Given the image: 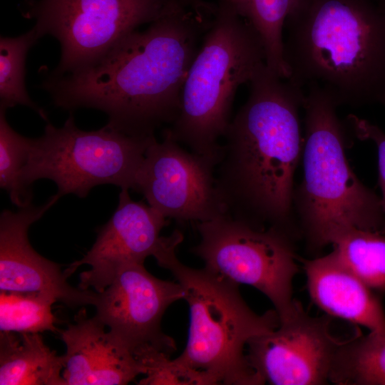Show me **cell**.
<instances>
[{
	"instance_id": "cell-1",
	"label": "cell",
	"mask_w": 385,
	"mask_h": 385,
	"mask_svg": "<svg viewBox=\"0 0 385 385\" xmlns=\"http://www.w3.org/2000/svg\"><path fill=\"white\" fill-rule=\"evenodd\" d=\"M212 19L178 2L94 64L49 76L42 88L56 106L98 109L107 114L108 125L125 134L155 136L178 115L185 79Z\"/></svg>"
},
{
	"instance_id": "cell-2",
	"label": "cell",
	"mask_w": 385,
	"mask_h": 385,
	"mask_svg": "<svg viewBox=\"0 0 385 385\" xmlns=\"http://www.w3.org/2000/svg\"><path fill=\"white\" fill-rule=\"evenodd\" d=\"M223 136L215 184L226 215L289 235L294 176L302 148L304 89L263 63Z\"/></svg>"
},
{
	"instance_id": "cell-3",
	"label": "cell",
	"mask_w": 385,
	"mask_h": 385,
	"mask_svg": "<svg viewBox=\"0 0 385 385\" xmlns=\"http://www.w3.org/2000/svg\"><path fill=\"white\" fill-rule=\"evenodd\" d=\"M289 79L338 106L385 103V15L366 0H298L288 15Z\"/></svg>"
},
{
	"instance_id": "cell-4",
	"label": "cell",
	"mask_w": 385,
	"mask_h": 385,
	"mask_svg": "<svg viewBox=\"0 0 385 385\" xmlns=\"http://www.w3.org/2000/svg\"><path fill=\"white\" fill-rule=\"evenodd\" d=\"M183 240L179 230L162 237L153 257L182 286L190 309L187 344L173 363L189 384L260 385L265 382L246 354L254 337L275 329L277 312L252 311L239 284L207 270L182 263L176 248Z\"/></svg>"
},
{
	"instance_id": "cell-5",
	"label": "cell",
	"mask_w": 385,
	"mask_h": 385,
	"mask_svg": "<svg viewBox=\"0 0 385 385\" xmlns=\"http://www.w3.org/2000/svg\"><path fill=\"white\" fill-rule=\"evenodd\" d=\"M307 88L302 105L304 178L294 197V208L309 245L316 249L332 245L351 229L382 233L381 198L359 180L349 165L338 105L321 88Z\"/></svg>"
},
{
	"instance_id": "cell-6",
	"label": "cell",
	"mask_w": 385,
	"mask_h": 385,
	"mask_svg": "<svg viewBox=\"0 0 385 385\" xmlns=\"http://www.w3.org/2000/svg\"><path fill=\"white\" fill-rule=\"evenodd\" d=\"M265 63L262 41L232 6L220 1L185 79L178 115L168 128L191 152L219 161L239 87Z\"/></svg>"
},
{
	"instance_id": "cell-7",
	"label": "cell",
	"mask_w": 385,
	"mask_h": 385,
	"mask_svg": "<svg viewBox=\"0 0 385 385\" xmlns=\"http://www.w3.org/2000/svg\"><path fill=\"white\" fill-rule=\"evenodd\" d=\"M153 138L128 135L107 124L85 131L71 114L62 127L48 122L43 135L31 138L22 183L31 189L36 180L49 179L56 183L60 197L74 194L84 198L93 188L104 184L135 190Z\"/></svg>"
},
{
	"instance_id": "cell-8",
	"label": "cell",
	"mask_w": 385,
	"mask_h": 385,
	"mask_svg": "<svg viewBox=\"0 0 385 385\" xmlns=\"http://www.w3.org/2000/svg\"><path fill=\"white\" fill-rule=\"evenodd\" d=\"M200 241L191 252L207 270L239 284L252 286L272 303L279 321L299 304L292 298L299 268L289 235L260 230L227 215L196 222Z\"/></svg>"
},
{
	"instance_id": "cell-9",
	"label": "cell",
	"mask_w": 385,
	"mask_h": 385,
	"mask_svg": "<svg viewBox=\"0 0 385 385\" xmlns=\"http://www.w3.org/2000/svg\"><path fill=\"white\" fill-rule=\"evenodd\" d=\"M179 0H38L27 16L41 37L58 40L61 56L51 76L83 70L99 61L138 27L150 24Z\"/></svg>"
},
{
	"instance_id": "cell-10",
	"label": "cell",
	"mask_w": 385,
	"mask_h": 385,
	"mask_svg": "<svg viewBox=\"0 0 385 385\" xmlns=\"http://www.w3.org/2000/svg\"><path fill=\"white\" fill-rule=\"evenodd\" d=\"M217 160L188 152L167 128L145 153L135 191L165 218L205 222L226 215L215 184Z\"/></svg>"
},
{
	"instance_id": "cell-11",
	"label": "cell",
	"mask_w": 385,
	"mask_h": 385,
	"mask_svg": "<svg viewBox=\"0 0 385 385\" xmlns=\"http://www.w3.org/2000/svg\"><path fill=\"white\" fill-rule=\"evenodd\" d=\"M343 341L332 335L329 319L312 317L299 304L275 329L252 338L246 354L265 384H326Z\"/></svg>"
},
{
	"instance_id": "cell-12",
	"label": "cell",
	"mask_w": 385,
	"mask_h": 385,
	"mask_svg": "<svg viewBox=\"0 0 385 385\" xmlns=\"http://www.w3.org/2000/svg\"><path fill=\"white\" fill-rule=\"evenodd\" d=\"M184 296L178 282L155 277L143 263H130L97 292L95 316L134 355L152 347L170 356L176 350L175 343L162 331L161 320L168 307Z\"/></svg>"
},
{
	"instance_id": "cell-13",
	"label": "cell",
	"mask_w": 385,
	"mask_h": 385,
	"mask_svg": "<svg viewBox=\"0 0 385 385\" xmlns=\"http://www.w3.org/2000/svg\"><path fill=\"white\" fill-rule=\"evenodd\" d=\"M128 190L121 189L114 213L98 229L91 249L63 271L69 277L80 266H90L80 274L81 289L102 292L122 267L143 263L148 257L153 256L160 244V233L167 225V218L148 204L133 200Z\"/></svg>"
},
{
	"instance_id": "cell-14",
	"label": "cell",
	"mask_w": 385,
	"mask_h": 385,
	"mask_svg": "<svg viewBox=\"0 0 385 385\" xmlns=\"http://www.w3.org/2000/svg\"><path fill=\"white\" fill-rule=\"evenodd\" d=\"M55 194L46 202L32 203L0 215V292H40L70 307L94 305L97 292L71 286L61 265L39 255L31 245L28 232L60 199Z\"/></svg>"
},
{
	"instance_id": "cell-15",
	"label": "cell",
	"mask_w": 385,
	"mask_h": 385,
	"mask_svg": "<svg viewBox=\"0 0 385 385\" xmlns=\"http://www.w3.org/2000/svg\"><path fill=\"white\" fill-rule=\"evenodd\" d=\"M106 327L82 308L73 323L58 330L66 346L62 376L66 385H124L145 374L134 354Z\"/></svg>"
},
{
	"instance_id": "cell-16",
	"label": "cell",
	"mask_w": 385,
	"mask_h": 385,
	"mask_svg": "<svg viewBox=\"0 0 385 385\" xmlns=\"http://www.w3.org/2000/svg\"><path fill=\"white\" fill-rule=\"evenodd\" d=\"M309 293L312 301L329 315L385 333V312L369 287L349 270L333 250L304 260Z\"/></svg>"
},
{
	"instance_id": "cell-17",
	"label": "cell",
	"mask_w": 385,
	"mask_h": 385,
	"mask_svg": "<svg viewBox=\"0 0 385 385\" xmlns=\"http://www.w3.org/2000/svg\"><path fill=\"white\" fill-rule=\"evenodd\" d=\"M63 369L40 333L0 331V385H66Z\"/></svg>"
},
{
	"instance_id": "cell-18",
	"label": "cell",
	"mask_w": 385,
	"mask_h": 385,
	"mask_svg": "<svg viewBox=\"0 0 385 385\" xmlns=\"http://www.w3.org/2000/svg\"><path fill=\"white\" fill-rule=\"evenodd\" d=\"M329 381L339 385H385V333L370 332L344 340Z\"/></svg>"
},
{
	"instance_id": "cell-19",
	"label": "cell",
	"mask_w": 385,
	"mask_h": 385,
	"mask_svg": "<svg viewBox=\"0 0 385 385\" xmlns=\"http://www.w3.org/2000/svg\"><path fill=\"white\" fill-rule=\"evenodd\" d=\"M342 262L372 290L385 292V235L351 229L332 244Z\"/></svg>"
},
{
	"instance_id": "cell-20",
	"label": "cell",
	"mask_w": 385,
	"mask_h": 385,
	"mask_svg": "<svg viewBox=\"0 0 385 385\" xmlns=\"http://www.w3.org/2000/svg\"><path fill=\"white\" fill-rule=\"evenodd\" d=\"M40 38L34 26L19 36L0 38V108L27 106L48 121L46 112L31 99L25 86L26 55Z\"/></svg>"
},
{
	"instance_id": "cell-21",
	"label": "cell",
	"mask_w": 385,
	"mask_h": 385,
	"mask_svg": "<svg viewBox=\"0 0 385 385\" xmlns=\"http://www.w3.org/2000/svg\"><path fill=\"white\" fill-rule=\"evenodd\" d=\"M298 0H247L242 16L258 34L264 47L265 63L279 76L289 73L284 59L283 29Z\"/></svg>"
},
{
	"instance_id": "cell-22",
	"label": "cell",
	"mask_w": 385,
	"mask_h": 385,
	"mask_svg": "<svg viewBox=\"0 0 385 385\" xmlns=\"http://www.w3.org/2000/svg\"><path fill=\"white\" fill-rule=\"evenodd\" d=\"M57 300L40 292H0V331L58 333L52 312Z\"/></svg>"
},
{
	"instance_id": "cell-23",
	"label": "cell",
	"mask_w": 385,
	"mask_h": 385,
	"mask_svg": "<svg viewBox=\"0 0 385 385\" xmlns=\"http://www.w3.org/2000/svg\"><path fill=\"white\" fill-rule=\"evenodd\" d=\"M6 111L0 108V186L6 191L12 204L21 208L32 203V190L21 180L31 138L11 128L6 120Z\"/></svg>"
},
{
	"instance_id": "cell-24",
	"label": "cell",
	"mask_w": 385,
	"mask_h": 385,
	"mask_svg": "<svg viewBox=\"0 0 385 385\" xmlns=\"http://www.w3.org/2000/svg\"><path fill=\"white\" fill-rule=\"evenodd\" d=\"M348 120L356 135L361 140H371L377 147L379 179L382 192V197L381 198L385 214V133L378 126L354 115H350L348 117ZM382 234L385 235V225Z\"/></svg>"
},
{
	"instance_id": "cell-25",
	"label": "cell",
	"mask_w": 385,
	"mask_h": 385,
	"mask_svg": "<svg viewBox=\"0 0 385 385\" xmlns=\"http://www.w3.org/2000/svg\"><path fill=\"white\" fill-rule=\"evenodd\" d=\"M185 6L200 14H209L214 7L212 4L204 0H179Z\"/></svg>"
},
{
	"instance_id": "cell-26",
	"label": "cell",
	"mask_w": 385,
	"mask_h": 385,
	"mask_svg": "<svg viewBox=\"0 0 385 385\" xmlns=\"http://www.w3.org/2000/svg\"><path fill=\"white\" fill-rule=\"evenodd\" d=\"M232 6L241 16L247 0H220Z\"/></svg>"
}]
</instances>
